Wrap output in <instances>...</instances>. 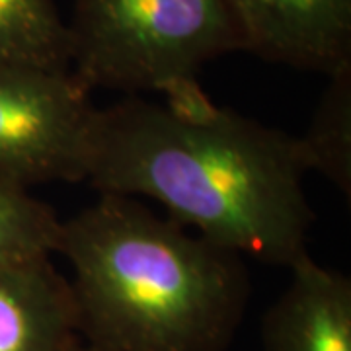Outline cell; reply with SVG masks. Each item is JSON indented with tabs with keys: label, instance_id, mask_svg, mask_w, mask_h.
Returning a JSON list of instances; mask_svg holds the SVG:
<instances>
[{
	"label": "cell",
	"instance_id": "cell-1",
	"mask_svg": "<svg viewBox=\"0 0 351 351\" xmlns=\"http://www.w3.org/2000/svg\"><path fill=\"white\" fill-rule=\"evenodd\" d=\"M299 137L217 106L199 82L98 108L86 156L100 193L151 199L217 246L291 267L306 252L314 211Z\"/></svg>",
	"mask_w": 351,
	"mask_h": 351
},
{
	"label": "cell",
	"instance_id": "cell-2",
	"mask_svg": "<svg viewBox=\"0 0 351 351\" xmlns=\"http://www.w3.org/2000/svg\"><path fill=\"white\" fill-rule=\"evenodd\" d=\"M57 254L96 351H225L250 299L242 256L133 197L100 193L63 221Z\"/></svg>",
	"mask_w": 351,
	"mask_h": 351
},
{
	"label": "cell",
	"instance_id": "cell-3",
	"mask_svg": "<svg viewBox=\"0 0 351 351\" xmlns=\"http://www.w3.org/2000/svg\"><path fill=\"white\" fill-rule=\"evenodd\" d=\"M66 29L71 71L90 92L168 96L240 51L225 0H75Z\"/></svg>",
	"mask_w": 351,
	"mask_h": 351
},
{
	"label": "cell",
	"instance_id": "cell-4",
	"mask_svg": "<svg viewBox=\"0 0 351 351\" xmlns=\"http://www.w3.org/2000/svg\"><path fill=\"white\" fill-rule=\"evenodd\" d=\"M73 71L0 64V180L84 182L96 106Z\"/></svg>",
	"mask_w": 351,
	"mask_h": 351
},
{
	"label": "cell",
	"instance_id": "cell-5",
	"mask_svg": "<svg viewBox=\"0 0 351 351\" xmlns=\"http://www.w3.org/2000/svg\"><path fill=\"white\" fill-rule=\"evenodd\" d=\"M225 4L240 51L326 76L351 66V0H225Z\"/></svg>",
	"mask_w": 351,
	"mask_h": 351
},
{
	"label": "cell",
	"instance_id": "cell-6",
	"mask_svg": "<svg viewBox=\"0 0 351 351\" xmlns=\"http://www.w3.org/2000/svg\"><path fill=\"white\" fill-rule=\"evenodd\" d=\"M262 320L265 351H351V279L304 254Z\"/></svg>",
	"mask_w": 351,
	"mask_h": 351
},
{
	"label": "cell",
	"instance_id": "cell-7",
	"mask_svg": "<svg viewBox=\"0 0 351 351\" xmlns=\"http://www.w3.org/2000/svg\"><path fill=\"white\" fill-rule=\"evenodd\" d=\"M69 279L51 258L0 267V351H80Z\"/></svg>",
	"mask_w": 351,
	"mask_h": 351
},
{
	"label": "cell",
	"instance_id": "cell-8",
	"mask_svg": "<svg viewBox=\"0 0 351 351\" xmlns=\"http://www.w3.org/2000/svg\"><path fill=\"white\" fill-rule=\"evenodd\" d=\"M0 64L71 71L66 20L55 0H0Z\"/></svg>",
	"mask_w": 351,
	"mask_h": 351
},
{
	"label": "cell",
	"instance_id": "cell-9",
	"mask_svg": "<svg viewBox=\"0 0 351 351\" xmlns=\"http://www.w3.org/2000/svg\"><path fill=\"white\" fill-rule=\"evenodd\" d=\"M299 141L308 170L328 178L351 199V66L328 76V88Z\"/></svg>",
	"mask_w": 351,
	"mask_h": 351
},
{
	"label": "cell",
	"instance_id": "cell-10",
	"mask_svg": "<svg viewBox=\"0 0 351 351\" xmlns=\"http://www.w3.org/2000/svg\"><path fill=\"white\" fill-rule=\"evenodd\" d=\"M63 219L32 191L0 180V267L53 258Z\"/></svg>",
	"mask_w": 351,
	"mask_h": 351
},
{
	"label": "cell",
	"instance_id": "cell-11",
	"mask_svg": "<svg viewBox=\"0 0 351 351\" xmlns=\"http://www.w3.org/2000/svg\"><path fill=\"white\" fill-rule=\"evenodd\" d=\"M80 351H96V350H92V348H88V346H82V350Z\"/></svg>",
	"mask_w": 351,
	"mask_h": 351
}]
</instances>
